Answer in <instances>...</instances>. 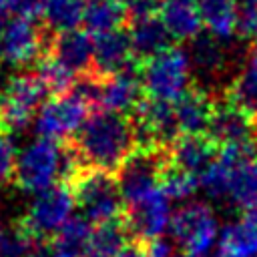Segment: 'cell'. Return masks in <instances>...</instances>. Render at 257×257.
<instances>
[{"mask_svg":"<svg viewBox=\"0 0 257 257\" xmlns=\"http://www.w3.org/2000/svg\"><path fill=\"white\" fill-rule=\"evenodd\" d=\"M215 104L205 90L191 88L183 98L175 102L177 122L181 135H203L209 131Z\"/></svg>","mask_w":257,"mask_h":257,"instance_id":"603a6c76","label":"cell"},{"mask_svg":"<svg viewBox=\"0 0 257 257\" xmlns=\"http://www.w3.org/2000/svg\"><path fill=\"white\" fill-rule=\"evenodd\" d=\"M18 151L12 143V139L6 133H0V185L14 179Z\"/></svg>","mask_w":257,"mask_h":257,"instance_id":"4dcf8cb0","label":"cell"},{"mask_svg":"<svg viewBox=\"0 0 257 257\" xmlns=\"http://www.w3.org/2000/svg\"><path fill=\"white\" fill-rule=\"evenodd\" d=\"M88 108H90L88 100L76 90H70L66 94H56L54 98L46 100L40 106L32 122L34 133L36 137L58 143L60 139H66L80 131V126L88 118Z\"/></svg>","mask_w":257,"mask_h":257,"instance_id":"9c48e42d","label":"cell"},{"mask_svg":"<svg viewBox=\"0 0 257 257\" xmlns=\"http://www.w3.org/2000/svg\"><path fill=\"white\" fill-rule=\"evenodd\" d=\"M217 257H219V255H217Z\"/></svg>","mask_w":257,"mask_h":257,"instance_id":"ab89813d","label":"cell"},{"mask_svg":"<svg viewBox=\"0 0 257 257\" xmlns=\"http://www.w3.org/2000/svg\"><path fill=\"white\" fill-rule=\"evenodd\" d=\"M159 16L175 40H195L201 36L203 20L193 0H161Z\"/></svg>","mask_w":257,"mask_h":257,"instance_id":"7402d4cb","label":"cell"},{"mask_svg":"<svg viewBox=\"0 0 257 257\" xmlns=\"http://www.w3.org/2000/svg\"><path fill=\"white\" fill-rule=\"evenodd\" d=\"M94 225L84 217H72L52 239L54 253L68 257H86Z\"/></svg>","mask_w":257,"mask_h":257,"instance_id":"d4e9b609","label":"cell"},{"mask_svg":"<svg viewBox=\"0 0 257 257\" xmlns=\"http://www.w3.org/2000/svg\"><path fill=\"white\" fill-rule=\"evenodd\" d=\"M255 131H257V118L227 100L225 104H215L207 135L215 145L223 149V147L255 143Z\"/></svg>","mask_w":257,"mask_h":257,"instance_id":"9a60e30c","label":"cell"},{"mask_svg":"<svg viewBox=\"0 0 257 257\" xmlns=\"http://www.w3.org/2000/svg\"><path fill=\"white\" fill-rule=\"evenodd\" d=\"M161 189L171 201L187 203V199H191L197 193V189H201V183L197 175L185 169H179L175 165H169L161 175Z\"/></svg>","mask_w":257,"mask_h":257,"instance_id":"f1b7e54d","label":"cell"},{"mask_svg":"<svg viewBox=\"0 0 257 257\" xmlns=\"http://www.w3.org/2000/svg\"><path fill=\"white\" fill-rule=\"evenodd\" d=\"M78 157L74 151L60 147L56 141L36 137L28 141L16 159L14 183L24 193H42L64 179H72L78 169Z\"/></svg>","mask_w":257,"mask_h":257,"instance_id":"7a4b0ae2","label":"cell"},{"mask_svg":"<svg viewBox=\"0 0 257 257\" xmlns=\"http://www.w3.org/2000/svg\"><path fill=\"white\" fill-rule=\"evenodd\" d=\"M193 2H195V0H193Z\"/></svg>","mask_w":257,"mask_h":257,"instance_id":"60d3db41","label":"cell"},{"mask_svg":"<svg viewBox=\"0 0 257 257\" xmlns=\"http://www.w3.org/2000/svg\"><path fill=\"white\" fill-rule=\"evenodd\" d=\"M169 231L183 253L205 257L219 237V221L207 203L187 201L173 213Z\"/></svg>","mask_w":257,"mask_h":257,"instance_id":"52a82bcc","label":"cell"},{"mask_svg":"<svg viewBox=\"0 0 257 257\" xmlns=\"http://www.w3.org/2000/svg\"><path fill=\"white\" fill-rule=\"evenodd\" d=\"M38 80L42 82L46 92H54V94H66L70 90H74V72H70L68 68H64L60 62H56L54 58H44L38 64L36 70Z\"/></svg>","mask_w":257,"mask_h":257,"instance_id":"f546056e","label":"cell"},{"mask_svg":"<svg viewBox=\"0 0 257 257\" xmlns=\"http://www.w3.org/2000/svg\"><path fill=\"white\" fill-rule=\"evenodd\" d=\"M128 239H131V233H128L122 217L116 221L94 225L86 257H112L128 245Z\"/></svg>","mask_w":257,"mask_h":257,"instance_id":"83f0119b","label":"cell"},{"mask_svg":"<svg viewBox=\"0 0 257 257\" xmlns=\"http://www.w3.org/2000/svg\"><path fill=\"white\" fill-rule=\"evenodd\" d=\"M143 88L149 98L177 102L191 90L193 64L183 48H167L147 60L141 70Z\"/></svg>","mask_w":257,"mask_h":257,"instance_id":"277c9868","label":"cell"},{"mask_svg":"<svg viewBox=\"0 0 257 257\" xmlns=\"http://www.w3.org/2000/svg\"><path fill=\"white\" fill-rule=\"evenodd\" d=\"M124 20H126V12L122 4L112 0H88L86 12H84V26L88 34L100 36V34L120 30Z\"/></svg>","mask_w":257,"mask_h":257,"instance_id":"484cf974","label":"cell"},{"mask_svg":"<svg viewBox=\"0 0 257 257\" xmlns=\"http://www.w3.org/2000/svg\"><path fill=\"white\" fill-rule=\"evenodd\" d=\"M217 145L209 135H181L171 145V161L175 167L185 169L197 177L215 161Z\"/></svg>","mask_w":257,"mask_h":257,"instance_id":"44dd1931","label":"cell"},{"mask_svg":"<svg viewBox=\"0 0 257 257\" xmlns=\"http://www.w3.org/2000/svg\"><path fill=\"white\" fill-rule=\"evenodd\" d=\"M50 58L60 62L74 74L86 72L94 58V38L86 30H66L54 34L50 42Z\"/></svg>","mask_w":257,"mask_h":257,"instance_id":"e0dca14e","label":"cell"},{"mask_svg":"<svg viewBox=\"0 0 257 257\" xmlns=\"http://www.w3.org/2000/svg\"><path fill=\"white\" fill-rule=\"evenodd\" d=\"M112 257H147V253H145V247L141 245V243H128L122 251H118L116 255H112Z\"/></svg>","mask_w":257,"mask_h":257,"instance_id":"836d02e7","label":"cell"},{"mask_svg":"<svg viewBox=\"0 0 257 257\" xmlns=\"http://www.w3.org/2000/svg\"><path fill=\"white\" fill-rule=\"evenodd\" d=\"M189 58L193 64V74H197L207 84L219 82L231 62L229 42L219 40L211 34H201L191 42Z\"/></svg>","mask_w":257,"mask_h":257,"instance_id":"2e32d148","label":"cell"},{"mask_svg":"<svg viewBox=\"0 0 257 257\" xmlns=\"http://www.w3.org/2000/svg\"><path fill=\"white\" fill-rule=\"evenodd\" d=\"M139 149L135 124L118 112L88 114L74 137V153L86 169L114 173Z\"/></svg>","mask_w":257,"mask_h":257,"instance_id":"6da1fadb","label":"cell"},{"mask_svg":"<svg viewBox=\"0 0 257 257\" xmlns=\"http://www.w3.org/2000/svg\"><path fill=\"white\" fill-rule=\"evenodd\" d=\"M135 56L128 32L114 30L108 34L94 36V58L92 68L96 76H110L126 66H131V58Z\"/></svg>","mask_w":257,"mask_h":257,"instance_id":"ac0fdd59","label":"cell"},{"mask_svg":"<svg viewBox=\"0 0 257 257\" xmlns=\"http://www.w3.org/2000/svg\"><path fill=\"white\" fill-rule=\"evenodd\" d=\"M44 0H0V16H32L42 10Z\"/></svg>","mask_w":257,"mask_h":257,"instance_id":"1f68e13d","label":"cell"},{"mask_svg":"<svg viewBox=\"0 0 257 257\" xmlns=\"http://www.w3.org/2000/svg\"><path fill=\"white\" fill-rule=\"evenodd\" d=\"M128 38H131L135 56L149 60L169 48L171 34L157 12V14L128 18Z\"/></svg>","mask_w":257,"mask_h":257,"instance_id":"ffe728a7","label":"cell"},{"mask_svg":"<svg viewBox=\"0 0 257 257\" xmlns=\"http://www.w3.org/2000/svg\"><path fill=\"white\" fill-rule=\"evenodd\" d=\"M177 257H193V255H187V253H183V255H177Z\"/></svg>","mask_w":257,"mask_h":257,"instance_id":"f35d334b","label":"cell"},{"mask_svg":"<svg viewBox=\"0 0 257 257\" xmlns=\"http://www.w3.org/2000/svg\"><path fill=\"white\" fill-rule=\"evenodd\" d=\"M143 90L145 88L141 72L133 66H126L110 76H96L94 104H100L104 110L124 114L141 104Z\"/></svg>","mask_w":257,"mask_h":257,"instance_id":"5bb4252c","label":"cell"},{"mask_svg":"<svg viewBox=\"0 0 257 257\" xmlns=\"http://www.w3.org/2000/svg\"><path fill=\"white\" fill-rule=\"evenodd\" d=\"M44 34L32 16H0V64L26 66L40 58Z\"/></svg>","mask_w":257,"mask_h":257,"instance_id":"30bf717a","label":"cell"},{"mask_svg":"<svg viewBox=\"0 0 257 257\" xmlns=\"http://www.w3.org/2000/svg\"><path fill=\"white\" fill-rule=\"evenodd\" d=\"M203 26L211 36L231 42L237 34V16L239 2L237 0H197Z\"/></svg>","mask_w":257,"mask_h":257,"instance_id":"cb8c5ba5","label":"cell"},{"mask_svg":"<svg viewBox=\"0 0 257 257\" xmlns=\"http://www.w3.org/2000/svg\"><path fill=\"white\" fill-rule=\"evenodd\" d=\"M52 257H68V255H60V253H54Z\"/></svg>","mask_w":257,"mask_h":257,"instance_id":"74e56055","label":"cell"},{"mask_svg":"<svg viewBox=\"0 0 257 257\" xmlns=\"http://www.w3.org/2000/svg\"><path fill=\"white\" fill-rule=\"evenodd\" d=\"M243 4H251V6H255L257 8V0H241Z\"/></svg>","mask_w":257,"mask_h":257,"instance_id":"e575fe53","label":"cell"},{"mask_svg":"<svg viewBox=\"0 0 257 257\" xmlns=\"http://www.w3.org/2000/svg\"><path fill=\"white\" fill-rule=\"evenodd\" d=\"M219 257H257V209L235 217L219 235Z\"/></svg>","mask_w":257,"mask_h":257,"instance_id":"d6986e66","label":"cell"},{"mask_svg":"<svg viewBox=\"0 0 257 257\" xmlns=\"http://www.w3.org/2000/svg\"><path fill=\"white\" fill-rule=\"evenodd\" d=\"M237 36L241 38H257V8L251 4H239L237 16Z\"/></svg>","mask_w":257,"mask_h":257,"instance_id":"d6a6232c","label":"cell"},{"mask_svg":"<svg viewBox=\"0 0 257 257\" xmlns=\"http://www.w3.org/2000/svg\"><path fill=\"white\" fill-rule=\"evenodd\" d=\"M2 239H4V231L0 229V249H2Z\"/></svg>","mask_w":257,"mask_h":257,"instance_id":"8d00e7d4","label":"cell"},{"mask_svg":"<svg viewBox=\"0 0 257 257\" xmlns=\"http://www.w3.org/2000/svg\"><path fill=\"white\" fill-rule=\"evenodd\" d=\"M88 0H44L42 2V16L48 28L56 34L66 30H76L80 22H84Z\"/></svg>","mask_w":257,"mask_h":257,"instance_id":"4316f807","label":"cell"},{"mask_svg":"<svg viewBox=\"0 0 257 257\" xmlns=\"http://www.w3.org/2000/svg\"><path fill=\"white\" fill-rule=\"evenodd\" d=\"M124 207L126 211L122 215V221L135 243H149L153 239H161L163 233L171 227V199L163 193L161 187L151 195Z\"/></svg>","mask_w":257,"mask_h":257,"instance_id":"4fadbf2b","label":"cell"},{"mask_svg":"<svg viewBox=\"0 0 257 257\" xmlns=\"http://www.w3.org/2000/svg\"><path fill=\"white\" fill-rule=\"evenodd\" d=\"M135 131L139 147L151 149H165L171 147L181 131L177 122L175 102L157 100V98H143L141 104L135 108Z\"/></svg>","mask_w":257,"mask_h":257,"instance_id":"7c38bea8","label":"cell"},{"mask_svg":"<svg viewBox=\"0 0 257 257\" xmlns=\"http://www.w3.org/2000/svg\"><path fill=\"white\" fill-rule=\"evenodd\" d=\"M163 149L139 147L116 171L118 187L124 205H131L161 187V175L165 171Z\"/></svg>","mask_w":257,"mask_h":257,"instance_id":"8fae6325","label":"cell"},{"mask_svg":"<svg viewBox=\"0 0 257 257\" xmlns=\"http://www.w3.org/2000/svg\"><path fill=\"white\" fill-rule=\"evenodd\" d=\"M46 90L36 74H14L0 86V128L6 133H22L28 128Z\"/></svg>","mask_w":257,"mask_h":257,"instance_id":"5b68a950","label":"cell"},{"mask_svg":"<svg viewBox=\"0 0 257 257\" xmlns=\"http://www.w3.org/2000/svg\"><path fill=\"white\" fill-rule=\"evenodd\" d=\"M76 207L74 193L66 185H54L42 193H36L26 207L20 227L34 239L46 243L72 219Z\"/></svg>","mask_w":257,"mask_h":257,"instance_id":"8992f818","label":"cell"},{"mask_svg":"<svg viewBox=\"0 0 257 257\" xmlns=\"http://www.w3.org/2000/svg\"><path fill=\"white\" fill-rule=\"evenodd\" d=\"M74 193L76 207L82 211V217L92 225H102L108 221L120 219L124 201L120 195L118 181L110 173L84 169L72 177L70 185Z\"/></svg>","mask_w":257,"mask_h":257,"instance_id":"3957f363","label":"cell"},{"mask_svg":"<svg viewBox=\"0 0 257 257\" xmlns=\"http://www.w3.org/2000/svg\"><path fill=\"white\" fill-rule=\"evenodd\" d=\"M112 2H118V4H133L135 0H112Z\"/></svg>","mask_w":257,"mask_h":257,"instance_id":"d590c367","label":"cell"},{"mask_svg":"<svg viewBox=\"0 0 257 257\" xmlns=\"http://www.w3.org/2000/svg\"><path fill=\"white\" fill-rule=\"evenodd\" d=\"M219 155L229 169L225 201L241 213L257 209V143L223 147Z\"/></svg>","mask_w":257,"mask_h":257,"instance_id":"ba28073f","label":"cell"}]
</instances>
